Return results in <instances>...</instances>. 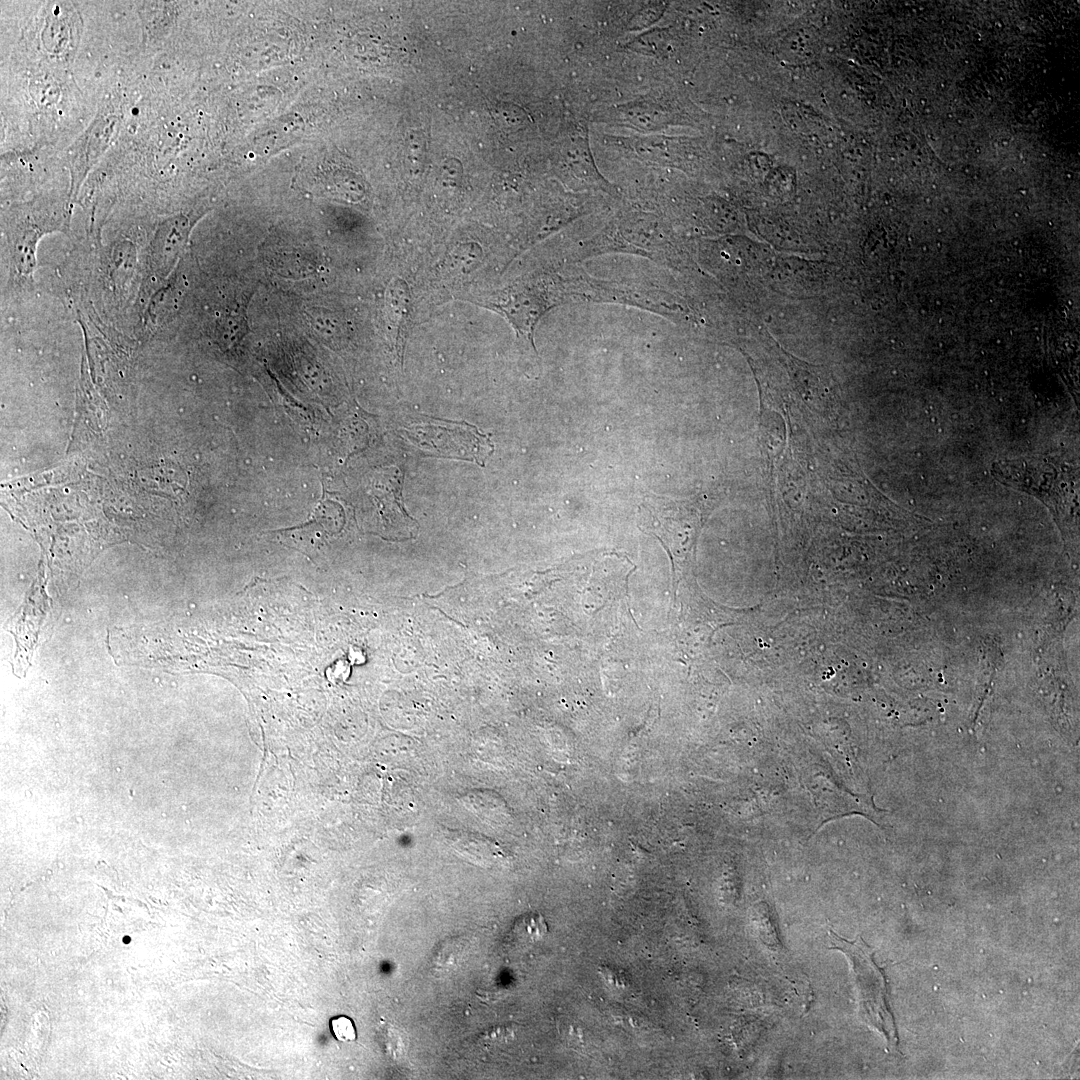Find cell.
<instances>
[{
    "instance_id": "5",
    "label": "cell",
    "mask_w": 1080,
    "mask_h": 1080,
    "mask_svg": "<svg viewBox=\"0 0 1080 1080\" xmlns=\"http://www.w3.org/2000/svg\"><path fill=\"white\" fill-rule=\"evenodd\" d=\"M192 227L190 218L178 215L165 220L158 229L156 244H163L156 259L161 267L172 264L188 238Z\"/></svg>"
},
{
    "instance_id": "7",
    "label": "cell",
    "mask_w": 1080,
    "mask_h": 1080,
    "mask_svg": "<svg viewBox=\"0 0 1080 1080\" xmlns=\"http://www.w3.org/2000/svg\"><path fill=\"white\" fill-rule=\"evenodd\" d=\"M511 931L518 941L529 943L544 937L547 925L541 915L530 913L517 918Z\"/></svg>"
},
{
    "instance_id": "3",
    "label": "cell",
    "mask_w": 1080,
    "mask_h": 1080,
    "mask_svg": "<svg viewBox=\"0 0 1080 1080\" xmlns=\"http://www.w3.org/2000/svg\"><path fill=\"white\" fill-rule=\"evenodd\" d=\"M116 122L115 116H102L96 119L75 143L68 157L72 180L76 187L108 145Z\"/></svg>"
},
{
    "instance_id": "8",
    "label": "cell",
    "mask_w": 1080,
    "mask_h": 1080,
    "mask_svg": "<svg viewBox=\"0 0 1080 1080\" xmlns=\"http://www.w3.org/2000/svg\"><path fill=\"white\" fill-rule=\"evenodd\" d=\"M329 1025L331 1033L338 1041L351 1042L356 1039V1029L349 1017L344 1015L333 1017Z\"/></svg>"
},
{
    "instance_id": "2",
    "label": "cell",
    "mask_w": 1080,
    "mask_h": 1080,
    "mask_svg": "<svg viewBox=\"0 0 1080 1080\" xmlns=\"http://www.w3.org/2000/svg\"><path fill=\"white\" fill-rule=\"evenodd\" d=\"M406 433L419 448L442 457L483 465L493 452L488 437L465 422L429 419L407 427Z\"/></svg>"
},
{
    "instance_id": "1",
    "label": "cell",
    "mask_w": 1080,
    "mask_h": 1080,
    "mask_svg": "<svg viewBox=\"0 0 1080 1080\" xmlns=\"http://www.w3.org/2000/svg\"><path fill=\"white\" fill-rule=\"evenodd\" d=\"M829 937L832 948L842 951L852 963L864 1018L885 1036L892 1048H897L898 1034L887 999L886 980L872 950L860 937L848 941L832 931Z\"/></svg>"
},
{
    "instance_id": "6",
    "label": "cell",
    "mask_w": 1080,
    "mask_h": 1080,
    "mask_svg": "<svg viewBox=\"0 0 1080 1080\" xmlns=\"http://www.w3.org/2000/svg\"><path fill=\"white\" fill-rule=\"evenodd\" d=\"M385 300L389 322L396 329L399 340L400 331L409 315L410 294L407 284L401 279L393 280L388 286Z\"/></svg>"
},
{
    "instance_id": "4",
    "label": "cell",
    "mask_w": 1080,
    "mask_h": 1080,
    "mask_svg": "<svg viewBox=\"0 0 1080 1080\" xmlns=\"http://www.w3.org/2000/svg\"><path fill=\"white\" fill-rule=\"evenodd\" d=\"M403 475L400 470L390 469L382 485L379 497L380 508L383 518L390 526V535L397 539L414 538L418 532V524L404 510L401 501Z\"/></svg>"
}]
</instances>
